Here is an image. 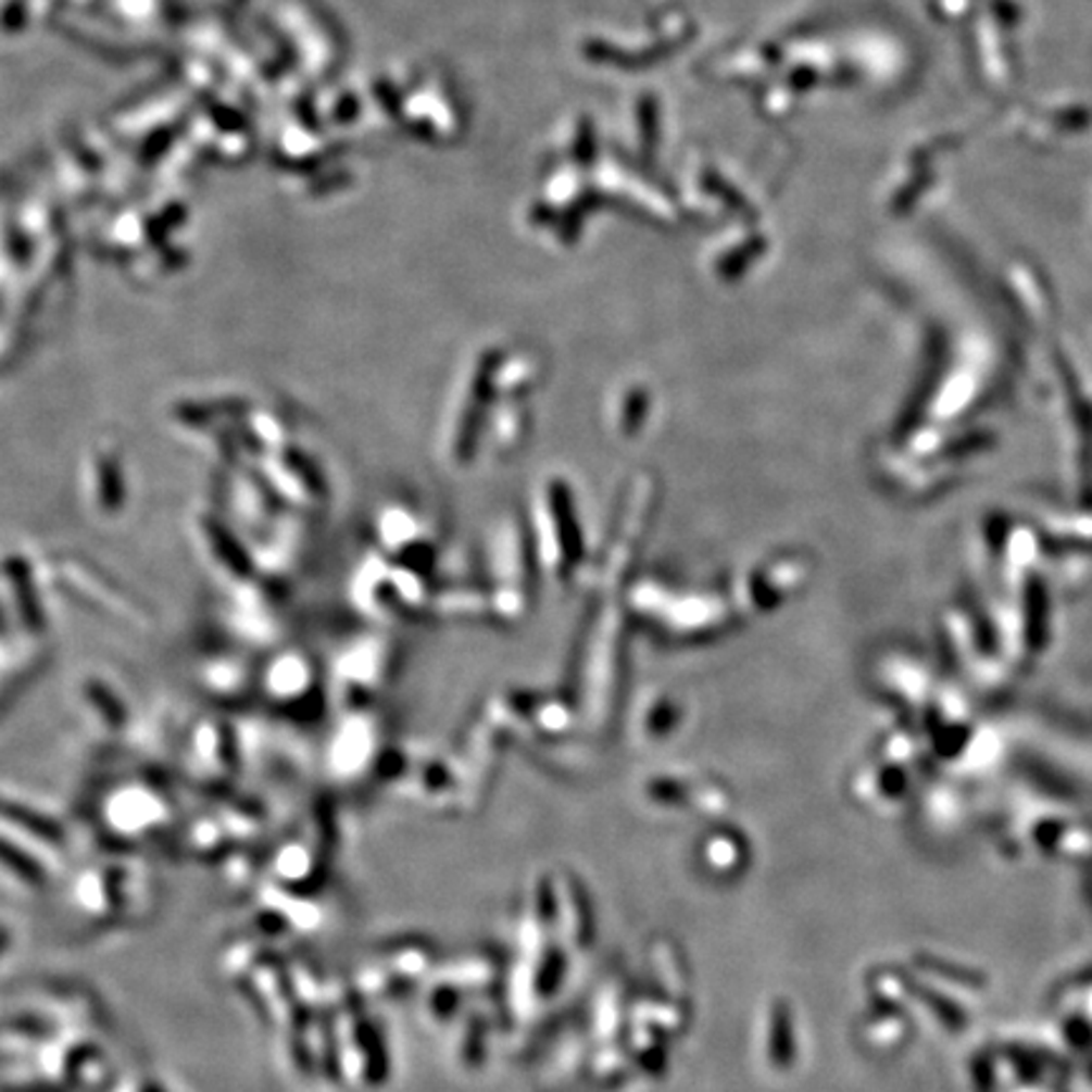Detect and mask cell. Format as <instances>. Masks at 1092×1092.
Returning <instances> with one entry per match:
<instances>
[{
	"label": "cell",
	"instance_id": "1",
	"mask_svg": "<svg viewBox=\"0 0 1092 1092\" xmlns=\"http://www.w3.org/2000/svg\"><path fill=\"white\" fill-rule=\"evenodd\" d=\"M0 863H3L13 875H18L21 880L30 882V886H41V882L46 880L43 867H38L36 859L23 855L21 850L8 845L5 840H0Z\"/></svg>",
	"mask_w": 1092,
	"mask_h": 1092
},
{
	"label": "cell",
	"instance_id": "2",
	"mask_svg": "<svg viewBox=\"0 0 1092 1092\" xmlns=\"http://www.w3.org/2000/svg\"><path fill=\"white\" fill-rule=\"evenodd\" d=\"M5 946H8V931L5 928H0V954H3Z\"/></svg>",
	"mask_w": 1092,
	"mask_h": 1092
},
{
	"label": "cell",
	"instance_id": "3",
	"mask_svg": "<svg viewBox=\"0 0 1092 1092\" xmlns=\"http://www.w3.org/2000/svg\"><path fill=\"white\" fill-rule=\"evenodd\" d=\"M145 1092H160V1090H154V1088H147Z\"/></svg>",
	"mask_w": 1092,
	"mask_h": 1092
}]
</instances>
